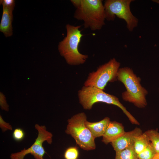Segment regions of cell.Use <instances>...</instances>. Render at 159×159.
<instances>
[{
	"label": "cell",
	"mask_w": 159,
	"mask_h": 159,
	"mask_svg": "<svg viewBox=\"0 0 159 159\" xmlns=\"http://www.w3.org/2000/svg\"><path fill=\"white\" fill-rule=\"evenodd\" d=\"M80 103L85 110H90L97 102L115 105L123 111L132 123L139 125V122L126 110L115 96L106 93L103 90L95 87L84 86L78 92Z\"/></svg>",
	"instance_id": "4"
},
{
	"label": "cell",
	"mask_w": 159,
	"mask_h": 159,
	"mask_svg": "<svg viewBox=\"0 0 159 159\" xmlns=\"http://www.w3.org/2000/svg\"><path fill=\"white\" fill-rule=\"evenodd\" d=\"M132 0H107L104 4L105 19L113 21L116 16L123 19L128 29L132 32L138 25V20L132 13L130 5Z\"/></svg>",
	"instance_id": "6"
},
{
	"label": "cell",
	"mask_w": 159,
	"mask_h": 159,
	"mask_svg": "<svg viewBox=\"0 0 159 159\" xmlns=\"http://www.w3.org/2000/svg\"></svg>",
	"instance_id": "26"
},
{
	"label": "cell",
	"mask_w": 159,
	"mask_h": 159,
	"mask_svg": "<svg viewBox=\"0 0 159 159\" xmlns=\"http://www.w3.org/2000/svg\"><path fill=\"white\" fill-rule=\"evenodd\" d=\"M122 125L115 121H110L103 135L102 141L107 144L115 140L125 133Z\"/></svg>",
	"instance_id": "10"
},
{
	"label": "cell",
	"mask_w": 159,
	"mask_h": 159,
	"mask_svg": "<svg viewBox=\"0 0 159 159\" xmlns=\"http://www.w3.org/2000/svg\"><path fill=\"white\" fill-rule=\"evenodd\" d=\"M117 79L123 84L126 89L122 95L124 101L131 103L140 108L146 106V96L148 92L141 85L140 78L137 76L131 69L127 67L119 68Z\"/></svg>",
	"instance_id": "1"
},
{
	"label": "cell",
	"mask_w": 159,
	"mask_h": 159,
	"mask_svg": "<svg viewBox=\"0 0 159 159\" xmlns=\"http://www.w3.org/2000/svg\"><path fill=\"white\" fill-rule=\"evenodd\" d=\"M81 26L67 24V35L58 45V49L60 55L70 65L82 64L86 62L88 57L87 55L80 53L78 49L79 45L83 35L80 30Z\"/></svg>",
	"instance_id": "2"
},
{
	"label": "cell",
	"mask_w": 159,
	"mask_h": 159,
	"mask_svg": "<svg viewBox=\"0 0 159 159\" xmlns=\"http://www.w3.org/2000/svg\"><path fill=\"white\" fill-rule=\"evenodd\" d=\"M143 133L141 130L136 128L133 130L125 133L112 142V145L116 152L120 151L134 143L135 138Z\"/></svg>",
	"instance_id": "9"
},
{
	"label": "cell",
	"mask_w": 159,
	"mask_h": 159,
	"mask_svg": "<svg viewBox=\"0 0 159 159\" xmlns=\"http://www.w3.org/2000/svg\"><path fill=\"white\" fill-rule=\"evenodd\" d=\"M145 132L148 136L150 142L155 151V156L159 155V132L157 130L150 129Z\"/></svg>",
	"instance_id": "15"
},
{
	"label": "cell",
	"mask_w": 159,
	"mask_h": 159,
	"mask_svg": "<svg viewBox=\"0 0 159 159\" xmlns=\"http://www.w3.org/2000/svg\"><path fill=\"white\" fill-rule=\"evenodd\" d=\"M79 156L77 149L75 147L68 148L64 153L65 159H77Z\"/></svg>",
	"instance_id": "17"
},
{
	"label": "cell",
	"mask_w": 159,
	"mask_h": 159,
	"mask_svg": "<svg viewBox=\"0 0 159 159\" xmlns=\"http://www.w3.org/2000/svg\"><path fill=\"white\" fill-rule=\"evenodd\" d=\"M156 155L155 151L150 143L138 156L139 159H154Z\"/></svg>",
	"instance_id": "16"
},
{
	"label": "cell",
	"mask_w": 159,
	"mask_h": 159,
	"mask_svg": "<svg viewBox=\"0 0 159 159\" xmlns=\"http://www.w3.org/2000/svg\"><path fill=\"white\" fill-rule=\"evenodd\" d=\"M70 1L76 8L80 5L81 3V0H72Z\"/></svg>",
	"instance_id": "22"
},
{
	"label": "cell",
	"mask_w": 159,
	"mask_h": 159,
	"mask_svg": "<svg viewBox=\"0 0 159 159\" xmlns=\"http://www.w3.org/2000/svg\"><path fill=\"white\" fill-rule=\"evenodd\" d=\"M0 105L2 110L6 111H8L9 106L6 102V97L1 92L0 94Z\"/></svg>",
	"instance_id": "20"
},
{
	"label": "cell",
	"mask_w": 159,
	"mask_h": 159,
	"mask_svg": "<svg viewBox=\"0 0 159 159\" xmlns=\"http://www.w3.org/2000/svg\"><path fill=\"white\" fill-rule=\"evenodd\" d=\"M115 159H139L134 143L122 150L116 152Z\"/></svg>",
	"instance_id": "14"
},
{
	"label": "cell",
	"mask_w": 159,
	"mask_h": 159,
	"mask_svg": "<svg viewBox=\"0 0 159 159\" xmlns=\"http://www.w3.org/2000/svg\"><path fill=\"white\" fill-rule=\"evenodd\" d=\"M159 158V155L155 156V158H154V159H155V158Z\"/></svg>",
	"instance_id": "24"
},
{
	"label": "cell",
	"mask_w": 159,
	"mask_h": 159,
	"mask_svg": "<svg viewBox=\"0 0 159 159\" xmlns=\"http://www.w3.org/2000/svg\"><path fill=\"white\" fill-rule=\"evenodd\" d=\"M74 17L83 21L85 28L95 31L100 29L105 25V9L101 0H81L80 5L76 8Z\"/></svg>",
	"instance_id": "3"
},
{
	"label": "cell",
	"mask_w": 159,
	"mask_h": 159,
	"mask_svg": "<svg viewBox=\"0 0 159 159\" xmlns=\"http://www.w3.org/2000/svg\"><path fill=\"white\" fill-rule=\"evenodd\" d=\"M150 143L148 136L145 132L136 137L134 140V145L138 155L143 151Z\"/></svg>",
	"instance_id": "13"
},
{
	"label": "cell",
	"mask_w": 159,
	"mask_h": 159,
	"mask_svg": "<svg viewBox=\"0 0 159 159\" xmlns=\"http://www.w3.org/2000/svg\"><path fill=\"white\" fill-rule=\"evenodd\" d=\"M87 116L83 112L73 115L67 120L65 133L73 137L82 149L90 150L96 148L95 138L86 126Z\"/></svg>",
	"instance_id": "5"
},
{
	"label": "cell",
	"mask_w": 159,
	"mask_h": 159,
	"mask_svg": "<svg viewBox=\"0 0 159 159\" xmlns=\"http://www.w3.org/2000/svg\"><path fill=\"white\" fill-rule=\"evenodd\" d=\"M0 4L2 5L3 6L14 9L15 1L14 0H1Z\"/></svg>",
	"instance_id": "21"
},
{
	"label": "cell",
	"mask_w": 159,
	"mask_h": 159,
	"mask_svg": "<svg viewBox=\"0 0 159 159\" xmlns=\"http://www.w3.org/2000/svg\"><path fill=\"white\" fill-rule=\"evenodd\" d=\"M120 63L113 58L100 66L95 71L90 73L84 83V86L96 87L103 90L108 82L117 79Z\"/></svg>",
	"instance_id": "7"
},
{
	"label": "cell",
	"mask_w": 159,
	"mask_h": 159,
	"mask_svg": "<svg viewBox=\"0 0 159 159\" xmlns=\"http://www.w3.org/2000/svg\"><path fill=\"white\" fill-rule=\"evenodd\" d=\"M14 9L3 6V12L0 24V31L6 37L13 34L12 22L13 20V11Z\"/></svg>",
	"instance_id": "11"
},
{
	"label": "cell",
	"mask_w": 159,
	"mask_h": 159,
	"mask_svg": "<svg viewBox=\"0 0 159 159\" xmlns=\"http://www.w3.org/2000/svg\"><path fill=\"white\" fill-rule=\"evenodd\" d=\"M152 1H153L159 4V0H153Z\"/></svg>",
	"instance_id": "23"
},
{
	"label": "cell",
	"mask_w": 159,
	"mask_h": 159,
	"mask_svg": "<svg viewBox=\"0 0 159 159\" xmlns=\"http://www.w3.org/2000/svg\"><path fill=\"white\" fill-rule=\"evenodd\" d=\"M0 127L3 132L7 130H12V127L9 123L5 122L3 119L2 116H0Z\"/></svg>",
	"instance_id": "19"
},
{
	"label": "cell",
	"mask_w": 159,
	"mask_h": 159,
	"mask_svg": "<svg viewBox=\"0 0 159 159\" xmlns=\"http://www.w3.org/2000/svg\"><path fill=\"white\" fill-rule=\"evenodd\" d=\"M25 136V133L23 129L18 128L15 129L12 133L13 139L16 141L22 140Z\"/></svg>",
	"instance_id": "18"
},
{
	"label": "cell",
	"mask_w": 159,
	"mask_h": 159,
	"mask_svg": "<svg viewBox=\"0 0 159 159\" xmlns=\"http://www.w3.org/2000/svg\"><path fill=\"white\" fill-rule=\"evenodd\" d=\"M34 127L37 131L38 135L34 143L27 149L24 148L20 151L11 153V159H24L27 155L30 154L35 159H44V156L46 153L43 146V143L46 141L49 144L52 142L53 135L47 130L44 125H40L36 124Z\"/></svg>",
	"instance_id": "8"
},
{
	"label": "cell",
	"mask_w": 159,
	"mask_h": 159,
	"mask_svg": "<svg viewBox=\"0 0 159 159\" xmlns=\"http://www.w3.org/2000/svg\"><path fill=\"white\" fill-rule=\"evenodd\" d=\"M110 121V118L106 117L97 122H91L87 120L85 124L95 138L103 136Z\"/></svg>",
	"instance_id": "12"
},
{
	"label": "cell",
	"mask_w": 159,
	"mask_h": 159,
	"mask_svg": "<svg viewBox=\"0 0 159 159\" xmlns=\"http://www.w3.org/2000/svg\"><path fill=\"white\" fill-rule=\"evenodd\" d=\"M159 159V158H155V159Z\"/></svg>",
	"instance_id": "25"
}]
</instances>
